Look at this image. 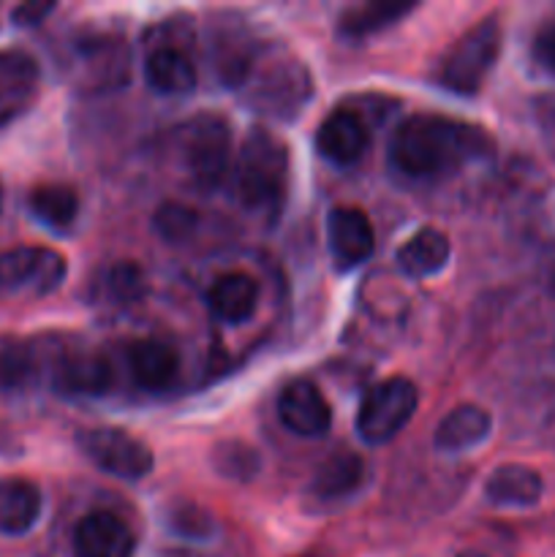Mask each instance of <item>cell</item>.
Here are the masks:
<instances>
[{
	"label": "cell",
	"instance_id": "cell-30",
	"mask_svg": "<svg viewBox=\"0 0 555 557\" xmlns=\"http://www.w3.org/2000/svg\"><path fill=\"white\" fill-rule=\"evenodd\" d=\"M457 557H488L484 553H473V549H468V553H460Z\"/></svg>",
	"mask_w": 555,
	"mask_h": 557
},
{
	"label": "cell",
	"instance_id": "cell-8",
	"mask_svg": "<svg viewBox=\"0 0 555 557\" xmlns=\"http://www.w3.org/2000/svg\"><path fill=\"white\" fill-rule=\"evenodd\" d=\"M326 245H330V256L337 270H354L373 256V223L357 207H335L326 215Z\"/></svg>",
	"mask_w": 555,
	"mask_h": 557
},
{
	"label": "cell",
	"instance_id": "cell-21",
	"mask_svg": "<svg viewBox=\"0 0 555 557\" xmlns=\"http://www.w3.org/2000/svg\"><path fill=\"white\" fill-rule=\"evenodd\" d=\"M30 212L54 232H65L79 215V196L63 183H47L33 188Z\"/></svg>",
	"mask_w": 555,
	"mask_h": 557
},
{
	"label": "cell",
	"instance_id": "cell-14",
	"mask_svg": "<svg viewBox=\"0 0 555 557\" xmlns=\"http://www.w3.org/2000/svg\"><path fill=\"white\" fill-rule=\"evenodd\" d=\"M542 493V476L533 468L520 466V462L495 468L484 482V498L501 509H528V506L539 504Z\"/></svg>",
	"mask_w": 555,
	"mask_h": 557
},
{
	"label": "cell",
	"instance_id": "cell-22",
	"mask_svg": "<svg viewBox=\"0 0 555 557\" xmlns=\"http://www.w3.org/2000/svg\"><path fill=\"white\" fill-rule=\"evenodd\" d=\"M411 9V3H395V0H375V3L354 5L351 11L341 16V33L351 38L370 36V33H379L384 27L395 25Z\"/></svg>",
	"mask_w": 555,
	"mask_h": 557
},
{
	"label": "cell",
	"instance_id": "cell-15",
	"mask_svg": "<svg viewBox=\"0 0 555 557\" xmlns=\"http://www.w3.org/2000/svg\"><path fill=\"white\" fill-rule=\"evenodd\" d=\"M41 493L27 479H0V533L25 536L41 517Z\"/></svg>",
	"mask_w": 555,
	"mask_h": 557
},
{
	"label": "cell",
	"instance_id": "cell-11",
	"mask_svg": "<svg viewBox=\"0 0 555 557\" xmlns=\"http://www.w3.org/2000/svg\"><path fill=\"white\" fill-rule=\"evenodd\" d=\"M74 553L79 557H131L134 533L120 517L92 511L74 528Z\"/></svg>",
	"mask_w": 555,
	"mask_h": 557
},
{
	"label": "cell",
	"instance_id": "cell-6",
	"mask_svg": "<svg viewBox=\"0 0 555 557\" xmlns=\"http://www.w3.org/2000/svg\"><path fill=\"white\" fill-rule=\"evenodd\" d=\"M79 449L87 460L112 476L136 482L152 471V451L134 438L131 433L118 428H92L79 433Z\"/></svg>",
	"mask_w": 555,
	"mask_h": 557
},
{
	"label": "cell",
	"instance_id": "cell-28",
	"mask_svg": "<svg viewBox=\"0 0 555 557\" xmlns=\"http://www.w3.org/2000/svg\"><path fill=\"white\" fill-rule=\"evenodd\" d=\"M536 120L542 128V139L547 145L550 156L555 158V98H544L536 103Z\"/></svg>",
	"mask_w": 555,
	"mask_h": 557
},
{
	"label": "cell",
	"instance_id": "cell-17",
	"mask_svg": "<svg viewBox=\"0 0 555 557\" xmlns=\"http://www.w3.org/2000/svg\"><path fill=\"white\" fill-rule=\"evenodd\" d=\"M449 256L452 245L446 234L439 232V228H422V232H417L408 243L397 248L395 261L400 272H406L408 277H430L439 275L449 264Z\"/></svg>",
	"mask_w": 555,
	"mask_h": 557
},
{
	"label": "cell",
	"instance_id": "cell-23",
	"mask_svg": "<svg viewBox=\"0 0 555 557\" xmlns=\"http://www.w3.org/2000/svg\"><path fill=\"white\" fill-rule=\"evenodd\" d=\"M36 359L25 346L0 348V392H20L36 379Z\"/></svg>",
	"mask_w": 555,
	"mask_h": 557
},
{
	"label": "cell",
	"instance_id": "cell-16",
	"mask_svg": "<svg viewBox=\"0 0 555 557\" xmlns=\"http://www.w3.org/2000/svg\"><path fill=\"white\" fill-rule=\"evenodd\" d=\"M493 428V419L484 408L479 406H457L441 419V424L435 428V449L439 451H466L473 446L482 444L490 435Z\"/></svg>",
	"mask_w": 555,
	"mask_h": 557
},
{
	"label": "cell",
	"instance_id": "cell-5",
	"mask_svg": "<svg viewBox=\"0 0 555 557\" xmlns=\"http://www.w3.org/2000/svg\"><path fill=\"white\" fill-rule=\"evenodd\" d=\"M419 395L417 386L408 379H386L375 384L373 389L365 395L362 406L357 413V433L365 444L381 446L390 444L417 413Z\"/></svg>",
	"mask_w": 555,
	"mask_h": 557
},
{
	"label": "cell",
	"instance_id": "cell-2",
	"mask_svg": "<svg viewBox=\"0 0 555 557\" xmlns=\"http://www.w3.org/2000/svg\"><path fill=\"white\" fill-rule=\"evenodd\" d=\"M288 174L292 166H288L286 145L264 128L250 131L234 163V188L239 201L250 212L275 221L288 199V180H292Z\"/></svg>",
	"mask_w": 555,
	"mask_h": 557
},
{
	"label": "cell",
	"instance_id": "cell-18",
	"mask_svg": "<svg viewBox=\"0 0 555 557\" xmlns=\"http://www.w3.org/2000/svg\"><path fill=\"white\" fill-rule=\"evenodd\" d=\"M128 368L141 389H163L177 379L180 357L161 341H136L128 348Z\"/></svg>",
	"mask_w": 555,
	"mask_h": 557
},
{
	"label": "cell",
	"instance_id": "cell-4",
	"mask_svg": "<svg viewBox=\"0 0 555 557\" xmlns=\"http://www.w3.org/2000/svg\"><path fill=\"white\" fill-rule=\"evenodd\" d=\"M501 54V22L488 16L462 33L441 58L435 79L457 96H477Z\"/></svg>",
	"mask_w": 555,
	"mask_h": 557
},
{
	"label": "cell",
	"instance_id": "cell-7",
	"mask_svg": "<svg viewBox=\"0 0 555 557\" xmlns=\"http://www.w3.org/2000/svg\"><path fill=\"white\" fill-rule=\"evenodd\" d=\"M65 259L49 248H11L0 253V297L5 294H49L63 283Z\"/></svg>",
	"mask_w": 555,
	"mask_h": 557
},
{
	"label": "cell",
	"instance_id": "cell-12",
	"mask_svg": "<svg viewBox=\"0 0 555 557\" xmlns=\"http://www.w3.org/2000/svg\"><path fill=\"white\" fill-rule=\"evenodd\" d=\"M114 381V370L107 357L92 351L69 354L54 368V386L63 395H85L98 397L107 395Z\"/></svg>",
	"mask_w": 555,
	"mask_h": 557
},
{
	"label": "cell",
	"instance_id": "cell-1",
	"mask_svg": "<svg viewBox=\"0 0 555 557\" xmlns=\"http://www.w3.org/2000/svg\"><path fill=\"white\" fill-rule=\"evenodd\" d=\"M493 156L495 141L488 131L441 114H411L390 139L392 166L411 180L449 177Z\"/></svg>",
	"mask_w": 555,
	"mask_h": 557
},
{
	"label": "cell",
	"instance_id": "cell-27",
	"mask_svg": "<svg viewBox=\"0 0 555 557\" xmlns=\"http://www.w3.org/2000/svg\"><path fill=\"white\" fill-rule=\"evenodd\" d=\"M531 54L536 60V65L542 71H547L550 76H555V22L539 27V33L533 36Z\"/></svg>",
	"mask_w": 555,
	"mask_h": 557
},
{
	"label": "cell",
	"instance_id": "cell-31",
	"mask_svg": "<svg viewBox=\"0 0 555 557\" xmlns=\"http://www.w3.org/2000/svg\"><path fill=\"white\" fill-rule=\"evenodd\" d=\"M305 557H316V555H305Z\"/></svg>",
	"mask_w": 555,
	"mask_h": 557
},
{
	"label": "cell",
	"instance_id": "cell-29",
	"mask_svg": "<svg viewBox=\"0 0 555 557\" xmlns=\"http://www.w3.org/2000/svg\"><path fill=\"white\" fill-rule=\"evenodd\" d=\"M52 9V3H25L14 9V22L16 25H38Z\"/></svg>",
	"mask_w": 555,
	"mask_h": 557
},
{
	"label": "cell",
	"instance_id": "cell-3",
	"mask_svg": "<svg viewBox=\"0 0 555 557\" xmlns=\"http://www.w3.org/2000/svg\"><path fill=\"white\" fill-rule=\"evenodd\" d=\"M174 150L190 183L201 190H212L223 183L232 166V131L218 114H196L177 128Z\"/></svg>",
	"mask_w": 555,
	"mask_h": 557
},
{
	"label": "cell",
	"instance_id": "cell-19",
	"mask_svg": "<svg viewBox=\"0 0 555 557\" xmlns=\"http://www.w3.org/2000/svg\"><path fill=\"white\" fill-rule=\"evenodd\" d=\"M145 79L158 96H185L196 87V65L180 49L161 47L147 58Z\"/></svg>",
	"mask_w": 555,
	"mask_h": 557
},
{
	"label": "cell",
	"instance_id": "cell-24",
	"mask_svg": "<svg viewBox=\"0 0 555 557\" xmlns=\"http://www.w3.org/2000/svg\"><path fill=\"white\" fill-rule=\"evenodd\" d=\"M196 223H199L196 212L188 205H180V201H166L156 212V232L166 243H183V239H188L194 234Z\"/></svg>",
	"mask_w": 555,
	"mask_h": 557
},
{
	"label": "cell",
	"instance_id": "cell-13",
	"mask_svg": "<svg viewBox=\"0 0 555 557\" xmlns=\"http://www.w3.org/2000/svg\"><path fill=\"white\" fill-rule=\"evenodd\" d=\"M259 283L248 272H226L207 292V308L223 324H243L256 313Z\"/></svg>",
	"mask_w": 555,
	"mask_h": 557
},
{
	"label": "cell",
	"instance_id": "cell-26",
	"mask_svg": "<svg viewBox=\"0 0 555 557\" xmlns=\"http://www.w3.org/2000/svg\"><path fill=\"white\" fill-rule=\"evenodd\" d=\"M229 455H223L221 449L215 451V460H218V468H221V473H226V476H234V479H248L254 476L256 471H259V460L254 455V451L248 449V446L243 444H226Z\"/></svg>",
	"mask_w": 555,
	"mask_h": 557
},
{
	"label": "cell",
	"instance_id": "cell-9",
	"mask_svg": "<svg viewBox=\"0 0 555 557\" xmlns=\"http://www.w3.org/2000/svg\"><path fill=\"white\" fill-rule=\"evenodd\" d=\"M278 417L283 428L299 438H321L332 428L330 403L310 381H292L278 397Z\"/></svg>",
	"mask_w": 555,
	"mask_h": 557
},
{
	"label": "cell",
	"instance_id": "cell-10",
	"mask_svg": "<svg viewBox=\"0 0 555 557\" xmlns=\"http://www.w3.org/2000/svg\"><path fill=\"white\" fill-rule=\"evenodd\" d=\"M368 125L351 109H335L332 114H326L324 123L319 125V134H316L319 156L335 163V166H351V163H357L365 156V150H368Z\"/></svg>",
	"mask_w": 555,
	"mask_h": 557
},
{
	"label": "cell",
	"instance_id": "cell-20",
	"mask_svg": "<svg viewBox=\"0 0 555 557\" xmlns=\"http://www.w3.org/2000/svg\"><path fill=\"white\" fill-rule=\"evenodd\" d=\"M362 482L365 462L359 460L357 455H351V451H341V455H332L330 460L316 471L310 490H313V495H319V498L332 500L351 495L354 490L362 487Z\"/></svg>",
	"mask_w": 555,
	"mask_h": 557
},
{
	"label": "cell",
	"instance_id": "cell-25",
	"mask_svg": "<svg viewBox=\"0 0 555 557\" xmlns=\"http://www.w3.org/2000/svg\"><path fill=\"white\" fill-rule=\"evenodd\" d=\"M109 292L114 294V299L120 302H134L145 294V277H141V270L131 261H123V264H114L109 270Z\"/></svg>",
	"mask_w": 555,
	"mask_h": 557
}]
</instances>
